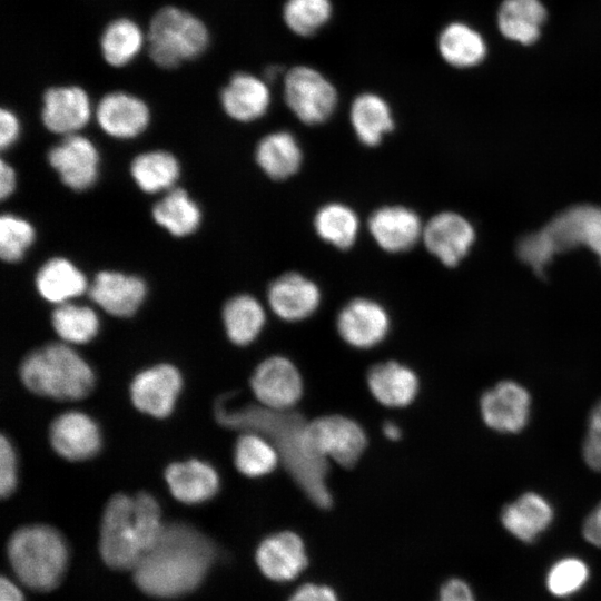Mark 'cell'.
I'll return each instance as SVG.
<instances>
[{
	"label": "cell",
	"mask_w": 601,
	"mask_h": 601,
	"mask_svg": "<svg viewBox=\"0 0 601 601\" xmlns=\"http://www.w3.org/2000/svg\"><path fill=\"white\" fill-rule=\"evenodd\" d=\"M383 433H384L385 437L391 440V441L400 440L401 436H402V431H401L400 426L396 425L393 422H386L383 425Z\"/></svg>",
	"instance_id": "cell-51"
},
{
	"label": "cell",
	"mask_w": 601,
	"mask_h": 601,
	"mask_svg": "<svg viewBox=\"0 0 601 601\" xmlns=\"http://www.w3.org/2000/svg\"><path fill=\"white\" fill-rule=\"evenodd\" d=\"M219 99L228 117L249 122L266 114L270 104V91L265 80L239 71L223 87Z\"/></svg>",
	"instance_id": "cell-22"
},
{
	"label": "cell",
	"mask_w": 601,
	"mask_h": 601,
	"mask_svg": "<svg viewBox=\"0 0 601 601\" xmlns=\"http://www.w3.org/2000/svg\"><path fill=\"white\" fill-rule=\"evenodd\" d=\"M237 470L248 477H260L272 473L280 463V456L274 444L265 436L243 432L234 450Z\"/></svg>",
	"instance_id": "cell-37"
},
{
	"label": "cell",
	"mask_w": 601,
	"mask_h": 601,
	"mask_svg": "<svg viewBox=\"0 0 601 601\" xmlns=\"http://www.w3.org/2000/svg\"><path fill=\"white\" fill-rule=\"evenodd\" d=\"M304 444L312 457L326 462L331 459L351 469L364 453L367 437L356 421L342 415H327L307 421Z\"/></svg>",
	"instance_id": "cell-7"
},
{
	"label": "cell",
	"mask_w": 601,
	"mask_h": 601,
	"mask_svg": "<svg viewBox=\"0 0 601 601\" xmlns=\"http://www.w3.org/2000/svg\"><path fill=\"white\" fill-rule=\"evenodd\" d=\"M418 378L406 365L395 361L376 364L367 373V386L374 398L387 407L410 405L418 392Z\"/></svg>",
	"instance_id": "cell-25"
},
{
	"label": "cell",
	"mask_w": 601,
	"mask_h": 601,
	"mask_svg": "<svg viewBox=\"0 0 601 601\" xmlns=\"http://www.w3.org/2000/svg\"><path fill=\"white\" fill-rule=\"evenodd\" d=\"M474 236L472 225L463 216L443 211L423 227L422 239L426 249L443 265L453 267L466 256Z\"/></svg>",
	"instance_id": "cell-14"
},
{
	"label": "cell",
	"mask_w": 601,
	"mask_h": 601,
	"mask_svg": "<svg viewBox=\"0 0 601 601\" xmlns=\"http://www.w3.org/2000/svg\"><path fill=\"white\" fill-rule=\"evenodd\" d=\"M332 11L331 0H286L283 18L292 32L309 37L329 21Z\"/></svg>",
	"instance_id": "cell-39"
},
{
	"label": "cell",
	"mask_w": 601,
	"mask_h": 601,
	"mask_svg": "<svg viewBox=\"0 0 601 601\" xmlns=\"http://www.w3.org/2000/svg\"><path fill=\"white\" fill-rule=\"evenodd\" d=\"M368 230L376 244L388 253L411 249L423 234L420 216L404 206H384L368 218Z\"/></svg>",
	"instance_id": "cell-20"
},
{
	"label": "cell",
	"mask_w": 601,
	"mask_h": 601,
	"mask_svg": "<svg viewBox=\"0 0 601 601\" xmlns=\"http://www.w3.org/2000/svg\"><path fill=\"white\" fill-rule=\"evenodd\" d=\"M152 217L171 235L183 237L198 228L201 213L184 189L174 188L154 206Z\"/></svg>",
	"instance_id": "cell-34"
},
{
	"label": "cell",
	"mask_w": 601,
	"mask_h": 601,
	"mask_svg": "<svg viewBox=\"0 0 601 601\" xmlns=\"http://www.w3.org/2000/svg\"><path fill=\"white\" fill-rule=\"evenodd\" d=\"M283 69L278 66H270L266 69V80H273L278 77Z\"/></svg>",
	"instance_id": "cell-52"
},
{
	"label": "cell",
	"mask_w": 601,
	"mask_h": 601,
	"mask_svg": "<svg viewBox=\"0 0 601 601\" xmlns=\"http://www.w3.org/2000/svg\"><path fill=\"white\" fill-rule=\"evenodd\" d=\"M545 18V8L539 0H504L497 21L504 37L530 45L538 39Z\"/></svg>",
	"instance_id": "cell-31"
},
{
	"label": "cell",
	"mask_w": 601,
	"mask_h": 601,
	"mask_svg": "<svg viewBox=\"0 0 601 601\" xmlns=\"http://www.w3.org/2000/svg\"><path fill=\"white\" fill-rule=\"evenodd\" d=\"M314 228L326 243L339 249H348L357 238L359 220L351 207L341 203H331L316 213Z\"/></svg>",
	"instance_id": "cell-35"
},
{
	"label": "cell",
	"mask_w": 601,
	"mask_h": 601,
	"mask_svg": "<svg viewBox=\"0 0 601 601\" xmlns=\"http://www.w3.org/2000/svg\"><path fill=\"white\" fill-rule=\"evenodd\" d=\"M165 480L173 496L186 504L210 500L219 490L217 471L196 459L168 465Z\"/></svg>",
	"instance_id": "cell-24"
},
{
	"label": "cell",
	"mask_w": 601,
	"mask_h": 601,
	"mask_svg": "<svg viewBox=\"0 0 601 601\" xmlns=\"http://www.w3.org/2000/svg\"><path fill=\"white\" fill-rule=\"evenodd\" d=\"M553 520V509L542 495L528 492L504 506L501 512L503 526L523 542L534 541Z\"/></svg>",
	"instance_id": "cell-26"
},
{
	"label": "cell",
	"mask_w": 601,
	"mask_h": 601,
	"mask_svg": "<svg viewBox=\"0 0 601 601\" xmlns=\"http://www.w3.org/2000/svg\"><path fill=\"white\" fill-rule=\"evenodd\" d=\"M216 421L227 428L257 433L276 447L283 463L305 495L318 508L332 505L333 496L327 485L328 462L312 457L304 444L307 420L294 410H272L249 404L229 407L227 394L214 405Z\"/></svg>",
	"instance_id": "cell-1"
},
{
	"label": "cell",
	"mask_w": 601,
	"mask_h": 601,
	"mask_svg": "<svg viewBox=\"0 0 601 601\" xmlns=\"http://www.w3.org/2000/svg\"><path fill=\"white\" fill-rule=\"evenodd\" d=\"M18 483V461L14 447L6 435L0 441V494L10 496Z\"/></svg>",
	"instance_id": "cell-43"
},
{
	"label": "cell",
	"mask_w": 601,
	"mask_h": 601,
	"mask_svg": "<svg viewBox=\"0 0 601 601\" xmlns=\"http://www.w3.org/2000/svg\"><path fill=\"white\" fill-rule=\"evenodd\" d=\"M288 601H339L336 592L324 584L306 583L290 595Z\"/></svg>",
	"instance_id": "cell-45"
},
{
	"label": "cell",
	"mask_w": 601,
	"mask_h": 601,
	"mask_svg": "<svg viewBox=\"0 0 601 601\" xmlns=\"http://www.w3.org/2000/svg\"><path fill=\"white\" fill-rule=\"evenodd\" d=\"M53 329L68 343L83 344L99 331V318L93 309L71 303L60 304L51 316Z\"/></svg>",
	"instance_id": "cell-38"
},
{
	"label": "cell",
	"mask_w": 601,
	"mask_h": 601,
	"mask_svg": "<svg viewBox=\"0 0 601 601\" xmlns=\"http://www.w3.org/2000/svg\"><path fill=\"white\" fill-rule=\"evenodd\" d=\"M213 542L197 529L165 524L156 544L139 561L135 582L146 593L170 598L196 588L215 558Z\"/></svg>",
	"instance_id": "cell-2"
},
{
	"label": "cell",
	"mask_w": 601,
	"mask_h": 601,
	"mask_svg": "<svg viewBox=\"0 0 601 601\" xmlns=\"http://www.w3.org/2000/svg\"><path fill=\"white\" fill-rule=\"evenodd\" d=\"M318 286L306 276L290 272L277 277L268 287L267 298L272 311L288 322L311 316L321 304Z\"/></svg>",
	"instance_id": "cell-19"
},
{
	"label": "cell",
	"mask_w": 601,
	"mask_h": 601,
	"mask_svg": "<svg viewBox=\"0 0 601 601\" xmlns=\"http://www.w3.org/2000/svg\"><path fill=\"white\" fill-rule=\"evenodd\" d=\"M582 453L588 466L593 471L601 472V427L589 426Z\"/></svg>",
	"instance_id": "cell-44"
},
{
	"label": "cell",
	"mask_w": 601,
	"mask_h": 601,
	"mask_svg": "<svg viewBox=\"0 0 601 601\" xmlns=\"http://www.w3.org/2000/svg\"><path fill=\"white\" fill-rule=\"evenodd\" d=\"M223 321L228 338L236 345L245 346L257 338L265 325L266 315L255 297L240 294L226 302Z\"/></svg>",
	"instance_id": "cell-32"
},
{
	"label": "cell",
	"mask_w": 601,
	"mask_h": 601,
	"mask_svg": "<svg viewBox=\"0 0 601 601\" xmlns=\"http://www.w3.org/2000/svg\"><path fill=\"white\" fill-rule=\"evenodd\" d=\"M337 331L351 346L371 348L386 337L390 316L380 303L363 297L355 298L341 309Z\"/></svg>",
	"instance_id": "cell-15"
},
{
	"label": "cell",
	"mask_w": 601,
	"mask_h": 601,
	"mask_svg": "<svg viewBox=\"0 0 601 601\" xmlns=\"http://www.w3.org/2000/svg\"><path fill=\"white\" fill-rule=\"evenodd\" d=\"M8 556L14 573L26 585L46 591L59 583L68 551L62 536L53 528L30 525L11 535Z\"/></svg>",
	"instance_id": "cell-6"
},
{
	"label": "cell",
	"mask_w": 601,
	"mask_h": 601,
	"mask_svg": "<svg viewBox=\"0 0 601 601\" xmlns=\"http://www.w3.org/2000/svg\"><path fill=\"white\" fill-rule=\"evenodd\" d=\"M179 164L167 151H149L137 156L130 167L137 186L149 194L171 188L179 177Z\"/></svg>",
	"instance_id": "cell-36"
},
{
	"label": "cell",
	"mask_w": 601,
	"mask_h": 601,
	"mask_svg": "<svg viewBox=\"0 0 601 601\" xmlns=\"http://www.w3.org/2000/svg\"><path fill=\"white\" fill-rule=\"evenodd\" d=\"M36 286L46 300L60 305L80 296L87 289L88 282L70 260L55 257L38 270Z\"/></svg>",
	"instance_id": "cell-29"
},
{
	"label": "cell",
	"mask_w": 601,
	"mask_h": 601,
	"mask_svg": "<svg viewBox=\"0 0 601 601\" xmlns=\"http://www.w3.org/2000/svg\"><path fill=\"white\" fill-rule=\"evenodd\" d=\"M0 178V196L1 199H4L10 196L16 188L14 170L4 160H1Z\"/></svg>",
	"instance_id": "cell-49"
},
{
	"label": "cell",
	"mask_w": 601,
	"mask_h": 601,
	"mask_svg": "<svg viewBox=\"0 0 601 601\" xmlns=\"http://www.w3.org/2000/svg\"><path fill=\"white\" fill-rule=\"evenodd\" d=\"M51 167L69 188L81 191L97 180L99 155L95 145L86 137L68 135L48 154Z\"/></svg>",
	"instance_id": "cell-13"
},
{
	"label": "cell",
	"mask_w": 601,
	"mask_h": 601,
	"mask_svg": "<svg viewBox=\"0 0 601 601\" xmlns=\"http://www.w3.org/2000/svg\"><path fill=\"white\" fill-rule=\"evenodd\" d=\"M485 424L501 433H518L530 417L531 397L520 384L505 381L483 393L480 401Z\"/></svg>",
	"instance_id": "cell-12"
},
{
	"label": "cell",
	"mask_w": 601,
	"mask_h": 601,
	"mask_svg": "<svg viewBox=\"0 0 601 601\" xmlns=\"http://www.w3.org/2000/svg\"><path fill=\"white\" fill-rule=\"evenodd\" d=\"M259 404L272 410H293L303 395V380L296 365L284 356H272L259 363L250 377Z\"/></svg>",
	"instance_id": "cell-9"
},
{
	"label": "cell",
	"mask_w": 601,
	"mask_h": 601,
	"mask_svg": "<svg viewBox=\"0 0 601 601\" xmlns=\"http://www.w3.org/2000/svg\"><path fill=\"white\" fill-rule=\"evenodd\" d=\"M91 115L90 97L78 85L52 86L43 92L41 120L51 132L73 135L88 124Z\"/></svg>",
	"instance_id": "cell-11"
},
{
	"label": "cell",
	"mask_w": 601,
	"mask_h": 601,
	"mask_svg": "<svg viewBox=\"0 0 601 601\" xmlns=\"http://www.w3.org/2000/svg\"><path fill=\"white\" fill-rule=\"evenodd\" d=\"M349 118L358 140L368 147L377 146L395 126L391 107L374 92H363L354 98Z\"/></svg>",
	"instance_id": "cell-28"
},
{
	"label": "cell",
	"mask_w": 601,
	"mask_h": 601,
	"mask_svg": "<svg viewBox=\"0 0 601 601\" xmlns=\"http://www.w3.org/2000/svg\"><path fill=\"white\" fill-rule=\"evenodd\" d=\"M19 374L32 393L60 401L86 397L96 382L90 365L61 343H51L29 353L20 365Z\"/></svg>",
	"instance_id": "cell-4"
},
{
	"label": "cell",
	"mask_w": 601,
	"mask_h": 601,
	"mask_svg": "<svg viewBox=\"0 0 601 601\" xmlns=\"http://www.w3.org/2000/svg\"><path fill=\"white\" fill-rule=\"evenodd\" d=\"M601 220V209L591 205L571 207L556 215L544 228L556 253L587 245L592 228Z\"/></svg>",
	"instance_id": "cell-30"
},
{
	"label": "cell",
	"mask_w": 601,
	"mask_h": 601,
	"mask_svg": "<svg viewBox=\"0 0 601 601\" xmlns=\"http://www.w3.org/2000/svg\"><path fill=\"white\" fill-rule=\"evenodd\" d=\"M181 385V375L176 367L159 364L135 376L130 385V397L140 412L164 418L173 412Z\"/></svg>",
	"instance_id": "cell-10"
},
{
	"label": "cell",
	"mask_w": 601,
	"mask_h": 601,
	"mask_svg": "<svg viewBox=\"0 0 601 601\" xmlns=\"http://www.w3.org/2000/svg\"><path fill=\"white\" fill-rule=\"evenodd\" d=\"M589 568L577 558H565L552 565L546 575V587L556 597L578 592L588 581Z\"/></svg>",
	"instance_id": "cell-41"
},
{
	"label": "cell",
	"mask_w": 601,
	"mask_h": 601,
	"mask_svg": "<svg viewBox=\"0 0 601 601\" xmlns=\"http://www.w3.org/2000/svg\"><path fill=\"white\" fill-rule=\"evenodd\" d=\"M20 134L18 116L9 108L2 107L0 111V146L4 150L16 142Z\"/></svg>",
	"instance_id": "cell-46"
},
{
	"label": "cell",
	"mask_w": 601,
	"mask_h": 601,
	"mask_svg": "<svg viewBox=\"0 0 601 601\" xmlns=\"http://www.w3.org/2000/svg\"><path fill=\"white\" fill-rule=\"evenodd\" d=\"M284 98L302 122L319 125L335 111L338 96L334 85L322 72L302 65L287 70Z\"/></svg>",
	"instance_id": "cell-8"
},
{
	"label": "cell",
	"mask_w": 601,
	"mask_h": 601,
	"mask_svg": "<svg viewBox=\"0 0 601 601\" xmlns=\"http://www.w3.org/2000/svg\"><path fill=\"white\" fill-rule=\"evenodd\" d=\"M0 601H23L21 591L6 578L0 580Z\"/></svg>",
	"instance_id": "cell-50"
},
{
	"label": "cell",
	"mask_w": 601,
	"mask_h": 601,
	"mask_svg": "<svg viewBox=\"0 0 601 601\" xmlns=\"http://www.w3.org/2000/svg\"><path fill=\"white\" fill-rule=\"evenodd\" d=\"M555 253L551 240L543 229L524 235L516 245L519 258L532 267L538 274H543L544 268L549 265Z\"/></svg>",
	"instance_id": "cell-42"
},
{
	"label": "cell",
	"mask_w": 601,
	"mask_h": 601,
	"mask_svg": "<svg viewBox=\"0 0 601 601\" xmlns=\"http://www.w3.org/2000/svg\"><path fill=\"white\" fill-rule=\"evenodd\" d=\"M35 240V229L29 221L11 214L0 219V255L8 263L20 260Z\"/></svg>",
	"instance_id": "cell-40"
},
{
	"label": "cell",
	"mask_w": 601,
	"mask_h": 601,
	"mask_svg": "<svg viewBox=\"0 0 601 601\" xmlns=\"http://www.w3.org/2000/svg\"><path fill=\"white\" fill-rule=\"evenodd\" d=\"M256 562L266 578L275 582H288L306 569L308 558L302 538L295 532L282 531L260 542Z\"/></svg>",
	"instance_id": "cell-17"
},
{
	"label": "cell",
	"mask_w": 601,
	"mask_h": 601,
	"mask_svg": "<svg viewBox=\"0 0 601 601\" xmlns=\"http://www.w3.org/2000/svg\"><path fill=\"white\" fill-rule=\"evenodd\" d=\"M583 535L588 542L601 548V503L587 516Z\"/></svg>",
	"instance_id": "cell-48"
},
{
	"label": "cell",
	"mask_w": 601,
	"mask_h": 601,
	"mask_svg": "<svg viewBox=\"0 0 601 601\" xmlns=\"http://www.w3.org/2000/svg\"><path fill=\"white\" fill-rule=\"evenodd\" d=\"M255 159L269 178L284 180L299 170L303 152L295 136L280 130L270 132L259 140Z\"/></svg>",
	"instance_id": "cell-27"
},
{
	"label": "cell",
	"mask_w": 601,
	"mask_h": 601,
	"mask_svg": "<svg viewBox=\"0 0 601 601\" xmlns=\"http://www.w3.org/2000/svg\"><path fill=\"white\" fill-rule=\"evenodd\" d=\"M146 31L148 57L164 70L177 69L198 59L210 45V32L205 21L178 6L159 8Z\"/></svg>",
	"instance_id": "cell-5"
},
{
	"label": "cell",
	"mask_w": 601,
	"mask_h": 601,
	"mask_svg": "<svg viewBox=\"0 0 601 601\" xmlns=\"http://www.w3.org/2000/svg\"><path fill=\"white\" fill-rule=\"evenodd\" d=\"M439 601H474V597L466 582L453 578L441 587Z\"/></svg>",
	"instance_id": "cell-47"
},
{
	"label": "cell",
	"mask_w": 601,
	"mask_h": 601,
	"mask_svg": "<svg viewBox=\"0 0 601 601\" xmlns=\"http://www.w3.org/2000/svg\"><path fill=\"white\" fill-rule=\"evenodd\" d=\"M53 450L69 461H83L95 456L101 447L97 423L87 414L72 411L57 416L49 430Z\"/></svg>",
	"instance_id": "cell-18"
},
{
	"label": "cell",
	"mask_w": 601,
	"mask_h": 601,
	"mask_svg": "<svg viewBox=\"0 0 601 601\" xmlns=\"http://www.w3.org/2000/svg\"><path fill=\"white\" fill-rule=\"evenodd\" d=\"M95 115L100 128L107 135L119 139L140 135L150 121V110L145 100L124 90L104 95Z\"/></svg>",
	"instance_id": "cell-16"
},
{
	"label": "cell",
	"mask_w": 601,
	"mask_h": 601,
	"mask_svg": "<svg viewBox=\"0 0 601 601\" xmlns=\"http://www.w3.org/2000/svg\"><path fill=\"white\" fill-rule=\"evenodd\" d=\"M164 523L157 500L149 493L115 494L101 519L99 549L114 569H135L158 541Z\"/></svg>",
	"instance_id": "cell-3"
},
{
	"label": "cell",
	"mask_w": 601,
	"mask_h": 601,
	"mask_svg": "<svg viewBox=\"0 0 601 601\" xmlns=\"http://www.w3.org/2000/svg\"><path fill=\"white\" fill-rule=\"evenodd\" d=\"M439 51L453 67L469 68L482 61L485 43L482 37L464 23L453 22L440 33Z\"/></svg>",
	"instance_id": "cell-33"
},
{
	"label": "cell",
	"mask_w": 601,
	"mask_h": 601,
	"mask_svg": "<svg viewBox=\"0 0 601 601\" xmlns=\"http://www.w3.org/2000/svg\"><path fill=\"white\" fill-rule=\"evenodd\" d=\"M146 294L147 287L141 278L110 270L98 273L89 287L91 299L118 317L134 315Z\"/></svg>",
	"instance_id": "cell-21"
},
{
	"label": "cell",
	"mask_w": 601,
	"mask_h": 601,
	"mask_svg": "<svg viewBox=\"0 0 601 601\" xmlns=\"http://www.w3.org/2000/svg\"><path fill=\"white\" fill-rule=\"evenodd\" d=\"M147 47V31L135 19L121 16L111 19L99 36V52L111 68L132 63Z\"/></svg>",
	"instance_id": "cell-23"
}]
</instances>
